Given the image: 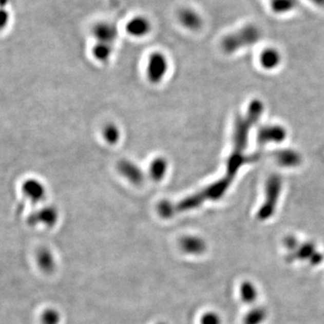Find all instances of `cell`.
I'll return each instance as SVG.
<instances>
[{
	"label": "cell",
	"mask_w": 324,
	"mask_h": 324,
	"mask_svg": "<svg viewBox=\"0 0 324 324\" xmlns=\"http://www.w3.org/2000/svg\"><path fill=\"white\" fill-rule=\"evenodd\" d=\"M260 30L255 25H246L235 33H231L222 40V48L228 53H233L240 48L255 44L260 39Z\"/></svg>",
	"instance_id": "cell-1"
},
{
	"label": "cell",
	"mask_w": 324,
	"mask_h": 324,
	"mask_svg": "<svg viewBox=\"0 0 324 324\" xmlns=\"http://www.w3.org/2000/svg\"><path fill=\"white\" fill-rule=\"evenodd\" d=\"M168 70V61L164 55L155 52L150 55L148 62L147 74L149 81L159 83L164 78Z\"/></svg>",
	"instance_id": "cell-2"
},
{
	"label": "cell",
	"mask_w": 324,
	"mask_h": 324,
	"mask_svg": "<svg viewBox=\"0 0 324 324\" xmlns=\"http://www.w3.org/2000/svg\"><path fill=\"white\" fill-rule=\"evenodd\" d=\"M92 34L98 40V43L113 44V42L117 40L118 31L113 24L100 22L93 26Z\"/></svg>",
	"instance_id": "cell-3"
},
{
	"label": "cell",
	"mask_w": 324,
	"mask_h": 324,
	"mask_svg": "<svg viewBox=\"0 0 324 324\" xmlns=\"http://www.w3.org/2000/svg\"><path fill=\"white\" fill-rule=\"evenodd\" d=\"M178 20L186 29L197 31L203 26V18L194 8H181L178 12Z\"/></svg>",
	"instance_id": "cell-4"
},
{
	"label": "cell",
	"mask_w": 324,
	"mask_h": 324,
	"mask_svg": "<svg viewBox=\"0 0 324 324\" xmlns=\"http://www.w3.org/2000/svg\"><path fill=\"white\" fill-rule=\"evenodd\" d=\"M58 220V213L54 208H43L40 211L34 213L29 216L27 222L29 225H35L38 223H43L51 227L54 225Z\"/></svg>",
	"instance_id": "cell-5"
},
{
	"label": "cell",
	"mask_w": 324,
	"mask_h": 324,
	"mask_svg": "<svg viewBox=\"0 0 324 324\" xmlns=\"http://www.w3.org/2000/svg\"><path fill=\"white\" fill-rule=\"evenodd\" d=\"M118 170L122 175L134 184H141L143 180V173L138 166L129 160H121L118 163Z\"/></svg>",
	"instance_id": "cell-6"
},
{
	"label": "cell",
	"mask_w": 324,
	"mask_h": 324,
	"mask_svg": "<svg viewBox=\"0 0 324 324\" xmlns=\"http://www.w3.org/2000/svg\"><path fill=\"white\" fill-rule=\"evenodd\" d=\"M150 28V23L144 16H135L127 23L125 27L126 32L134 37L144 36L149 33Z\"/></svg>",
	"instance_id": "cell-7"
},
{
	"label": "cell",
	"mask_w": 324,
	"mask_h": 324,
	"mask_svg": "<svg viewBox=\"0 0 324 324\" xmlns=\"http://www.w3.org/2000/svg\"><path fill=\"white\" fill-rule=\"evenodd\" d=\"M23 192L33 203H38L45 197L44 186L34 179H29L24 184Z\"/></svg>",
	"instance_id": "cell-8"
},
{
	"label": "cell",
	"mask_w": 324,
	"mask_h": 324,
	"mask_svg": "<svg viewBox=\"0 0 324 324\" xmlns=\"http://www.w3.org/2000/svg\"><path fill=\"white\" fill-rule=\"evenodd\" d=\"M181 248L189 254H201L205 250V243L198 237L187 236L181 240Z\"/></svg>",
	"instance_id": "cell-9"
},
{
	"label": "cell",
	"mask_w": 324,
	"mask_h": 324,
	"mask_svg": "<svg viewBox=\"0 0 324 324\" xmlns=\"http://www.w3.org/2000/svg\"><path fill=\"white\" fill-rule=\"evenodd\" d=\"M270 4L276 15H285L297 8L298 0H270Z\"/></svg>",
	"instance_id": "cell-10"
},
{
	"label": "cell",
	"mask_w": 324,
	"mask_h": 324,
	"mask_svg": "<svg viewBox=\"0 0 324 324\" xmlns=\"http://www.w3.org/2000/svg\"><path fill=\"white\" fill-rule=\"evenodd\" d=\"M37 262L41 270L49 273L54 270L55 263L53 256L47 249H41L37 253Z\"/></svg>",
	"instance_id": "cell-11"
},
{
	"label": "cell",
	"mask_w": 324,
	"mask_h": 324,
	"mask_svg": "<svg viewBox=\"0 0 324 324\" xmlns=\"http://www.w3.org/2000/svg\"><path fill=\"white\" fill-rule=\"evenodd\" d=\"M168 168V163L167 161L162 158H158L155 160H153V163L149 167V174L153 179L159 181L161 179H163Z\"/></svg>",
	"instance_id": "cell-12"
},
{
	"label": "cell",
	"mask_w": 324,
	"mask_h": 324,
	"mask_svg": "<svg viewBox=\"0 0 324 324\" xmlns=\"http://www.w3.org/2000/svg\"><path fill=\"white\" fill-rule=\"evenodd\" d=\"M113 51V44L97 43L93 47V55L100 62H106Z\"/></svg>",
	"instance_id": "cell-13"
},
{
	"label": "cell",
	"mask_w": 324,
	"mask_h": 324,
	"mask_svg": "<svg viewBox=\"0 0 324 324\" xmlns=\"http://www.w3.org/2000/svg\"><path fill=\"white\" fill-rule=\"evenodd\" d=\"M280 61V56L275 49H266L261 54V63L266 68H273Z\"/></svg>",
	"instance_id": "cell-14"
},
{
	"label": "cell",
	"mask_w": 324,
	"mask_h": 324,
	"mask_svg": "<svg viewBox=\"0 0 324 324\" xmlns=\"http://www.w3.org/2000/svg\"><path fill=\"white\" fill-rule=\"evenodd\" d=\"M103 135H104L106 142H109L110 144L117 143L120 138V131L118 130V128L113 124L106 125V127L104 128Z\"/></svg>",
	"instance_id": "cell-15"
},
{
	"label": "cell",
	"mask_w": 324,
	"mask_h": 324,
	"mask_svg": "<svg viewBox=\"0 0 324 324\" xmlns=\"http://www.w3.org/2000/svg\"><path fill=\"white\" fill-rule=\"evenodd\" d=\"M41 320L43 324H58L60 322V314L55 310L48 309L42 314Z\"/></svg>",
	"instance_id": "cell-16"
},
{
	"label": "cell",
	"mask_w": 324,
	"mask_h": 324,
	"mask_svg": "<svg viewBox=\"0 0 324 324\" xmlns=\"http://www.w3.org/2000/svg\"><path fill=\"white\" fill-rule=\"evenodd\" d=\"M241 295L245 301H253L256 297V291L251 284H244L241 288Z\"/></svg>",
	"instance_id": "cell-17"
},
{
	"label": "cell",
	"mask_w": 324,
	"mask_h": 324,
	"mask_svg": "<svg viewBox=\"0 0 324 324\" xmlns=\"http://www.w3.org/2000/svg\"><path fill=\"white\" fill-rule=\"evenodd\" d=\"M201 324H221V320L215 313H205L201 319Z\"/></svg>",
	"instance_id": "cell-18"
},
{
	"label": "cell",
	"mask_w": 324,
	"mask_h": 324,
	"mask_svg": "<svg viewBox=\"0 0 324 324\" xmlns=\"http://www.w3.org/2000/svg\"><path fill=\"white\" fill-rule=\"evenodd\" d=\"M309 1L319 8H324V0H309Z\"/></svg>",
	"instance_id": "cell-19"
},
{
	"label": "cell",
	"mask_w": 324,
	"mask_h": 324,
	"mask_svg": "<svg viewBox=\"0 0 324 324\" xmlns=\"http://www.w3.org/2000/svg\"><path fill=\"white\" fill-rule=\"evenodd\" d=\"M160 324H163V323H160Z\"/></svg>",
	"instance_id": "cell-20"
}]
</instances>
